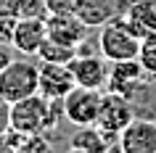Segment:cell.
<instances>
[{"label": "cell", "mask_w": 156, "mask_h": 153, "mask_svg": "<svg viewBox=\"0 0 156 153\" xmlns=\"http://www.w3.org/2000/svg\"><path fill=\"white\" fill-rule=\"evenodd\" d=\"M64 116V100L45 98L40 92L11 103V127L24 135H48L58 127Z\"/></svg>", "instance_id": "cell-1"}, {"label": "cell", "mask_w": 156, "mask_h": 153, "mask_svg": "<svg viewBox=\"0 0 156 153\" xmlns=\"http://www.w3.org/2000/svg\"><path fill=\"white\" fill-rule=\"evenodd\" d=\"M98 50H101V56L106 58V61H111V64H116V61H130V58H138V53H140V37H135L124 26L122 13H119L108 24L101 26Z\"/></svg>", "instance_id": "cell-2"}, {"label": "cell", "mask_w": 156, "mask_h": 153, "mask_svg": "<svg viewBox=\"0 0 156 153\" xmlns=\"http://www.w3.org/2000/svg\"><path fill=\"white\" fill-rule=\"evenodd\" d=\"M37 71H40V66H34L27 58L11 61L5 69H0V98L13 103V100H21V98L37 92Z\"/></svg>", "instance_id": "cell-3"}, {"label": "cell", "mask_w": 156, "mask_h": 153, "mask_svg": "<svg viewBox=\"0 0 156 153\" xmlns=\"http://www.w3.org/2000/svg\"><path fill=\"white\" fill-rule=\"evenodd\" d=\"M132 119H135V116H132V106H130L127 98L119 95V92H111V90L103 92V103H101L95 127H98L114 145H116V140H119V132H122Z\"/></svg>", "instance_id": "cell-4"}, {"label": "cell", "mask_w": 156, "mask_h": 153, "mask_svg": "<svg viewBox=\"0 0 156 153\" xmlns=\"http://www.w3.org/2000/svg\"><path fill=\"white\" fill-rule=\"evenodd\" d=\"M103 103V90H90V87H77L64 98V116L72 121L74 127L82 124H95Z\"/></svg>", "instance_id": "cell-5"}, {"label": "cell", "mask_w": 156, "mask_h": 153, "mask_svg": "<svg viewBox=\"0 0 156 153\" xmlns=\"http://www.w3.org/2000/svg\"><path fill=\"white\" fill-rule=\"evenodd\" d=\"M74 87H77V82L72 77L69 64H48V61H40V71H37V92L40 95L64 100Z\"/></svg>", "instance_id": "cell-6"}, {"label": "cell", "mask_w": 156, "mask_h": 153, "mask_svg": "<svg viewBox=\"0 0 156 153\" xmlns=\"http://www.w3.org/2000/svg\"><path fill=\"white\" fill-rule=\"evenodd\" d=\"M72 77L80 87H90V90H103L108 85V64L103 56L87 53V56H74L69 61Z\"/></svg>", "instance_id": "cell-7"}, {"label": "cell", "mask_w": 156, "mask_h": 153, "mask_svg": "<svg viewBox=\"0 0 156 153\" xmlns=\"http://www.w3.org/2000/svg\"><path fill=\"white\" fill-rule=\"evenodd\" d=\"M116 148L122 153H156V121L132 119L119 132Z\"/></svg>", "instance_id": "cell-8"}, {"label": "cell", "mask_w": 156, "mask_h": 153, "mask_svg": "<svg viewBox=\"0 0 156 153\" xmlns=\"http://www.w3.org/2000/svg\"><path fill=\"white\" fill-rule=\"evenodd\" d=\"M45 29H48L50 40L77 48V45L87 37V29H90V26L85 24L77 13H48V16H45Z\"/></svg>", "instance_id": "cell-9"}, {"label": "cell", "mask_w": 156, "mask_h": 153, "mask_svg": "<svg viewBox=\"0 0 156 153\" xmlns=\"http://www.w3.org/2000/svg\"><path fill=\"white\" fill-rule=\"evenodd\" d=\"M48 37V29H45V19H24L19 16L16 29H13V37H11V45L24 53V56H37L40 45Z\"/></svg>", "instance_id": "cell-10"}, {"label": "cell", "mask_w": 156, "mask_h": 153, "mask_svg": "<svg viewBox=\"0 0 156 153\" xmlns=\"http://www.w3.org/2000/svg\"><path fill=\"white\" fill-rule=\"evenodd\" d=\"M143 74H146V69H143V64H140L138 58L116 61V64L111 66V71H108V85H106V87L111 90V92H119V95L130 98L132 90L140 85Z\"/></svg>", "instance_id": "cell-11"}, {"label": "cell", "mask_w": 156, "mask_h": 153, "mask_svg": "<svg viewBox=\"0 0 156 153\" xmlns=\"http://www.w3.org/2000/svg\"><path fill=\"white\" fill-rule=\"evenodd\" d=\"M69 148L74 153H106L108 148H114V143L95 124H82V127L74 129V135L69 137Z\"/></svg>", "instance_id": "cell-12"}, {"label": "cell", "mask_w": 156, "mask_h": 153, "mask_svg": "<svg viewBox=\"0 0 156 153\" xmlns=\"http://www.w3.org/2000/svg\"><path fill=\"white\" fill-rule=\"evenodd\" d=\"M74 13L82 19L87 26H103L114 16L124 13V11L116 8V0H80Z\"/></svg>", "instance_id": "cell-13"}, {"label": "cell", "mask_w": 156, "mask_h": 153, "mask_svg": "<svg viewBox=\"0 0 156 153\" xmlns=\"http://www.w3.org/2000/svg\"><path fill=\"white\" fill-rule=\"evenodd\" d=\"M74 56H77V48L64 45V42H56V40H50V37H45V42L37 50V58L48 61V64H69Z\"/></svg>", "instance_id": "cell-14"}, {"label": "cell", "mask_w": 156, "mask_h": 153, "mask_svg": "<svg viewBox=\"0 0 156 153\" xmlns=\"http://www.w3.org/2000/svg\"><path fill=\"white\" fill-rule=\"evenodd\" d=\"M138 61L143 64L148 74H156V32H148L143 40H140V53Z\"/></svg>", "instance_id": "cell-15"}, {"label": "cell", "mask_w": 156, "mask_h": 153, "mask_svg": "<svg viewBox=\"0 0 156 153\" xmlns=\"http://www.w3.org/2000/svg\"><path fill=\"white\" fill-rule=\"evenodd\" d=\"M19 16H24V19H45L48 16V5H45V0H21Z\"/></svg>", "instance_id": "cell-16"}, {"label": "cell", "mask_w": 156, "mask_h": 153, "mask_svg": "<svg viewBox=\"0 0 156 153\" xmlns=\"http://www.w3.org/2000/svg\"><path fill=\"white\" fill-rule=\"evenodd\" d=\"M53 145L45 140V135H27L24 145H21V153H34V151H50Z\"/></svg>", "instance_id": "cell-17"}, {"label": "cell", "mask_w": 156, "mask_h": 153, "mask_svg": "<svg viewBox=\"0 0 156 153\" xmlns=\"http://www.w3.org/2000/svg\"><path fill=\"white\" fill-rule=\"evenodd\" d=\"M80 0H45L48 13H74Z\"/></svg>", "instance_id": "cell-18"}, {"label": "cell", "mask_w": 156, "mask_h": 153, "mask_svg": "<svg viewBox=\"0 0 156 153\" xmlns=\"http://www.w3.org/2000/svg\"><path fill=\"white\" fill-rule=\"evenodd\" d=\"M19 11H21V0H0V19L19 16Z\"/></svg>", "instance_id": "cell-19"}, {"label": "cell", "mask_w": 156, "mask_h": 153, "mask_svg": "<svg viewBox=\"0 0 156 153\" xmlns=\"http://www.w3.org/2000/svg\"><path fill=\"white\" fill-rule=\"evenodd\" d=\"M11 127V103L5 98H0V135Z\"/></svg>", "instance_id": "cell-20"}, {"label": "cell", "mask_w": 156, "mask_h": 153, "mask_svg": "<svg viewBox=\"0 0 156 153\" xmlns=\"http://www.w3.org/2000/svg\"><path fill=\"white\" fill-rule=\"evenodd\" d=\"M11 48H13L11 42H3V40H0V69H5V66L13 61V56H11Z\"/></svg>", "instance_id": "cell-21"}]
</instances>
